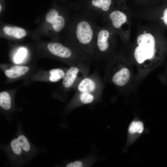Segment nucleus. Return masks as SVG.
<instances>
[{
    "instance_id": "1",
    "label": "nucleus",
    "mask_w": 167,
    "mask_h": 167,
    "mask_svg": "<svg viewBox=\"0 0 167 167\" xmlns=\"http://www.w3.org/2000/svg\"><path fill=\"white\" fill-rule=\"evenodd\" d=\"M96 29L93 15L82 9L71 16L63 31L64 42L92 60Z\"/></svg>"
},
{
    "instance_id": "2",
    "label": "nucleus",
    "mask_w": 167,
    "mask_h": 167,
    "mask_svg": "<svg viewBox=\"0 0 167 167\" xmlns=\"http://www.w3.org/2000/svg\"><path fill=\"white\" fill-rule=\"evenodd\" d=\"M21 125V122L18 123L14 137L5 148L10 162L14 166L26 165L38 155L40 152L39 148L26 136Z\"/></svg>"
},
{
    "instance_id": "3",
    "label": "nucleus",
    "mask_w": 167,
    "mask_h": 167,
    "mask_svg": "<svg viewBox=\"0 0 167 167\" xmlns=\"http://www.w3.org/2000/svg\"><path fill=\"white\" fill-rule=\"evenodd\" d=\"M101 88L99 78L95 72L84 77L76 86L75 94L68 108L71 109L93 103L99 95Z\"/></svg>"
},
{
    "instance_id": "4",
    "label": "nucleus",
    "mask_w": 167,
    "mask_h": 167,
    "mask_svg": "<svg viewBox=\"0 0 167 167\" xmlns=\"http://www.w3.org/2000/svg\"><path fill=\"white\" fill-rule=\"evenodd\" d=\"M51 8L45 17V22L49 30L52 35H58L63 31L71 16L74 6L69 5L62 7L56 6Z\"/></svg>"
},
{
    "instance_id": "5",
    "label": "nucleus",
    "mask_w": 167,
    "mask_h": 167,
    "mask_svg": "<svg viewBox=\"0 0 167 167\" xmlns=\"http://www.w3.org/2000/svg\"><path fill=\"white\" fill-rule=\"evenodd\" d=\"M138 46L135 49L134 57L140 65L153 59L156 53V42L151 34L145 33L139 35L137 38Z\"/></svg>"
},
{
    "instance_id": "6",
    "label": "nucleus",
    "mask_w": 167,
    "mask_h": 167,
    "mask_svg": "<svg viewBox=\"0 0 167 167\" xmlns=\"http://www.w3.org/2000/svg\"><path fill=\"white\" fill-rule=\"evenodd\" d=\"M90 67L79 65L69 66L67 68L61 86L62 96L66 97L72 89H75L81 80L89 74Z\"/></svg>"
},
{
    "instance_id": "7",
    "label": "nucleus",
    "mask_w": 167,
    "mask_h": 167,
    "mask_svg": "<svg viewBox=\"0 0 167 167\" xmlns=\"http://www.w3.org/2000/svg\"><path fill=\"white\" fill-rule=\"evenodd\" d=\"M109 30L96 28L94 44V58L106 56L112 47V36Z\"/></svg>"
},
{
    "instance_id": "8",
    "label": "nucleus",
    "mask_w": 167,
    "mask_h": 167,
    "mask_svg": "<svg viewBox=\"0 0 167 167\" xmlns=\"http://www.w3.org/2000/svg\"><path fill=\"white\" fill-rule=\"evenodd\" d=\"M107 75L110 81L119 86L125 85L128 82L131 76L130 71L127 67L122 66L116 69L109 63L107 65Z\"/></svg>"
},
{
    "instance_id": "9",
    "label": "nucleus",
    "mask_w": 167,
    "mask_h": 167,
    "mask_svg": "<svg viewBox=\"0 0 167 167\" xmlns=\"http://www.w3.org/2000/svg\"><path fill=\"white\" fill-rule=\"evenodd\" d=\"M112 0H85L83 9L93 15L94 13H106L109 10Z\"/></svg>"
},
{
    "instance_id": "10",
    "label": "nucleus",
    "mask_w": 167,
    "mask_h": 167,
    "mask_svg": "<svg viewBox=\"0 0 167 167\" xmlns=\"http://www.w3.org/2000/svg\"><path fill=\"white\" fill-rule=\"evenodd\" d=\"M108 15L111 25L114 28H119L127 20L126 15L123 12L118 10L114 11L109 13Z\"/></svg>"
},
{
    "instance_id": "11",
    "label": "nucleus",
    "mask_w": 167,
    "mask_h": 167,
    "mask_svg": "<svg viewBox=\"0 0 167 167\" xmlns=\"http://www.w3.org/2000/svg\"><path fill=\"white\" fill-rule=\"evenodd\" d=\"M29 69V67L27 66H15L6 70L5 73L9 78L15 79L25 75Z\"/></svg>"
},
{
    "instance_id": "12",
    "label": "nucleus",
    "mask_w": 167,
    "mask_h": 167,
    "mask_svg": "<svg viewBox=\"0 0 167 167\" xmlns=\"http://www.w3.org/2000/svg\"><path fill=\"white\" fill-rule=\"evenodd\" d=\"M3 31L6 35L18 39L24 38L27 34L26 31L24 29L17 27L6 26L3 28Z\"/></svg>"
},
{
    "instance_id": "13",
    "label": "nucleus",
    "mask_w": 167,
    "mask_h": 167,
    "mask_svg": "<svg viewBox=\"0 0 167 167\" xmlns=\"http://www.w3.org/2000/svg\"><path fill=\"white\" fill-rule=\"evenodd\" d=\"M0 107L6 111L11 109V98L10 94L6 92H0Z\"/></svg>"
},
{
    "instance_id": "14",
    "label": "nucleus",
    "mask_w": 167,
    "mask_h": 167,
    "mask_svg": "<svg viewBox=\"0 0 167 167\" xmlns=\"http://www.w3.org/2000/svg\"><path fill=\"white\" fill-rule=\"evenodd\" d=\"M144 130L143 123L139 121H133L130 125L129 128V132L130 134L141 133Z\"/></svg>"
},
{
    "instance_id": "15",
    "label": "nucleus",
    "mask_w": 167,
    "mask_h": 167,
    "mask_svg": "<svg viewBox=\"0 0 167 167\" xmlns=\"http://www.w3.org/2000/svg\"><path fill=\"white\" fill-rule=\"evenodd\" d=\"M27 53V50L26 48H20L14 57V62L17 64L21 63L25 57Z\"/></svg>"
},
{
    "instance_id": "16",
    "label": "nucleus",
    "mask_w": 167,
    "mask_h": 167,
    "mask_svg": "<svg viewBox=\"0 0 167 167\" xmlns=\"http://www.w3.org/2000/svg\"><path fill=\"white\" fill-rule=\"evenodd\" d=\"M83 166V163L79 161L69 163L66 165L67 167H82Z\"/></svg>"
},
{
    "instance_id": "17",
    "label": "nucleus",
    "mask_w": 167,
    "mask_h": 167,
    "mask_svg": "<svg viewBox=\"0 0 167 167\" xmlns=\"http://www.w3.org/2000/svg\"><path fill=\"white\" fill-rule=\"evenodd\" d=\"M161 19L163 20L164 23L166 25H167V9L165 8V10L164 12L163 16L161 17Z\"/></svg>"
},
{
    "instance_id": "18",
    "label": "nucleus",
    "mask_w": 167,
    "mask_h": 167,
    "mask_svg": "<svg viewBox=\"0 0 167 167\" xmlns=\"http://www.w3.org/2000/svg\"><path fill=\"white\" fill-rule=\"evenodd\" d=\"M2 4L1 2H0V12L2 9Z\"/></svg>"
}]
</instances>
